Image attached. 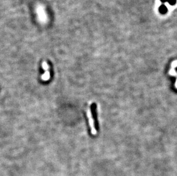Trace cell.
<instances>
[{
  "mask_svg": "<svg viewBox=\"0 0 177 176\" xmlns=\"http://www.w3.org/2000/svg\"><path fill=\"white\" fill-rule=\"evenodd\" d=\"M177 67V60H175L171 63V68L169 72V74L171 76H174L176 77V81L175 82V87L177 89V72L175 71V68Z\"/></svg>",
  "mask_w": 177,
  "mask_h": 176,
  "instance_id": "obj_2",
  "label": "cell"
},
{
  "mask_svg": "<svg viewBox=\"0 0 177 176\" xmlns=\"http://www.w3.org/2000/svg\"><path fill=\"white\" fill-rule=\"evenodd\" d=\"M50 78V73L49 72V71L48 70H45V73L42 76L41 78L42 80L44 81H47Z\"/></svg>",
  "mask_w": 177,
  "mask_h": 176,
  "instance_id": "obj_3",
  "label": "cell"
},
{
  "mask_svg": "<svg viewBox=\"0 0 177 176\" xmlns=\"http://www.w3.org/2000/svg\"><path fill=\"white\" fill-rule=\"evenodd\" d=\"M91 102H90L89 104V106L87 109V116L88 118V122L89 125H90V126L91 128V134L93 135V136H95L97 134V130H96L95 125V121L94 119L93 118L92 114V111L91 109Z\"/></svg>",
  "mask_w": 177,
  "mask_h": 176,
  "instance_id": "obj_1",
  "label": "cell"
}]
</instances>
